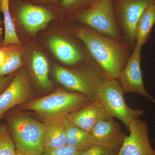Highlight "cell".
I'll list each match as a JSON object with an SVG mask.
<instances>
[{"mask_svg": "<svg viewBox=\"0 0 155 155\" xmlns=\"http://www.w3.org/2000/svg\"><path fill=\"white\" fill-rule=\"evenodd\" d=\"M44 123L45 124L43 138L45 152L67 144L64 119Z\"/></svg>", "mask_w": 155, "mask_h": 155, "instance_id": "obj_15", "label": "cell"}, {"mask_svg": "<svg viewBox=\"0 0 155 155\" xmlns=\"http://www.w3.org/2000/svg\"><path fill=\"white\" fill-rule=\"evenodd\" d=\"M155 24V2L147 7L140 17L137 25L136 35L137 44L142 46L150 38Z\"/></svg>", "mask_w": 155, "mask_h": 155, "instance_id": "obj_17", "label": "cell"}, {"mask_svg": "<svg viewBox=\"0 0 155 155\" xmlns=\"http://www.w3.org/2000/svg\"><path fill=\"white\" fill-rule=\"evenodd\" d=\"M17 152L28 155H43L45 124L11 109L5 115Z\"/></svg>", "mask_w": 155, "mask_h": 155, "instance_id": "obj_3", "label": "cell"}, {"mask_svg": "<svg viewBox=\"0 0 155 155\" xmlns=\"http://www.w3.org/2000/svg\"><path fill=\"white\" fill-rule=\"evenodd\" d=\"M153 142H154L155 143V138L154 139V140H153Z\"/></svg>", "mask_w": 155, "mask_h": 155, "instance_id": "obj_29", "label": "cell"}, {"mask_svg": "<svg viewBox=\"0 0 155 155\" xmlns=\"http://www.w3.org/2000/svg\"><path fill=\"white\" fill-rule=\"evenodd\" d=\"M74 19L103 35L116 41L123 42V35L116 20L112 0H95L74 14Z\"/></svg>", "mask_w": 155, "mask_h": 155, "instance_id": "obj_4", "label": "cell"}, {"mask_svg": "<svg viewBox=\"0 0 155 155\" xmlns=\"http://www.w3.org/2000/svg\"><path fill=\"white\" fill-rule=\"evenodd\" d=\"M48 46L57 58L67 65L78 64L85 57L73 43L60 37L51 38L48 41Z\"/></svg>", "mask_w": 155, "mask_h": 155, "instance_id": "obj_14", "label": "cell"}, {"mask_svg": "<svg viewBox=\"0 0 155 155\" xmlns=\"http://www.w3.org/2000/svg\"><path fill=\"white\" fill-rule=\"evenodd\" d=\"M155 0H112L116 20L120 26L123 42L131 51L137 44V25L143 12Z\"/></svg>", "mask_w": 155, "mask_h": 155, "instance_id": "obj_7", "label": "cell"}, {"mask_svg": "<svg viewBox=\"0 0 155 155\" xmlns=\"http://www.w3.org/2000/svg\"><path fill=\"white\" fill-rule=\"evenodd\" d=\"M16 72L6 75L4 77H0V95L2 94L10 85L14 78Z\"/></svg>", "mask_w": 155, "mask_h": 155, "instance_id": "obj_25", "label": "cell"}, {"mask_svg": "<svg viewBox=\"0 0 155 155\" xmlns=\"http://www.w3.org/2000/svg\"><path fill=\"white\" fill-rule=\"evenodd\" d=\"M57 81L65 87L97 100V90L107 77L96 63L83 70H74L61 67L54 68Z\"/></svg>", "mask_w": 155, "mask_h": 155, "instance_id": "obj_6", "label": "cell"}, {"mask_svg": "<svg viewBox=\"0 0 155 155\" xmlns=\"http://www.w3.org/2000/svg\"><path fill=\"white\" fill-rule=\"evenodd\" d=\"M15 10L19 21L26 31L32 34L45 28L54 17L48 9L31 4H22Z\"/></svg>", "mask_w": 155, "mask_h": 155, "instance_id": "obj_13", "label": "cell"}, {"mask_svg": "<svg viewBox=\"0 0 155 155\" xmlns=\"http://www.w3.org/2000/svg\"><path fill=\"white\" fill-rule=\"evenodd\" d=\"M110 117L99 100H92L67 115L66 119L76 127L90 132L98 122Z\"/></svg>", "mask_w": 155, "mask_h": 155, "instance_id": "obj_12", "label": "cell"}, {"mask_svg": "<svg viewBox=\"0 0 155 155\" xmlns=\"http://www.w3.org/2000/svg\"><path fill=\"white\" fill-rule=\"evenodd\" d=\"M95 0H62L61 5L66 11L72 13L75 12V14L90 5Z\"/></svg>", "mask_w": 155, "mask_h": 155, "instance_id": "obj_22", "label": "cell"}, {"mask_svg": "<svg viewBox=\"0 0 155 155\" xmlns=\"http://www.w3.org/2000/svg\"><path fill=\"white\" fill-rule=\"evenodd\" d=\"M91 132L93 145L107 148L117 153L126 135L119 123L111 117L98 122Z\"/></svg>", "mask_w": 155, "mask_h": 155, "instance_id": "obj_11", "label": "cell"}, {"mask_svg": "<svg viewBox=\"0 0 155 155\" xmlns=\"http://www.w3.org/2000/svg\"><path fill=\"white\" fill-rule=\"evenodd\" d=\"M68 145L86 150L93 145L91 132L85 131L73 125L67 119H64Z\"/></svg>", "mask_w": 155, "mask_h": 155, "instance_id": "obj_16", "label": "cell"}, {"mask_svg": "<svg viewBox=\"0 0 155 155\" xmlns=\"http://www.w3.org/2000/svg\"></svg>", "mask_w": 155, "mask_h": 155, "instance_id": "obj_30", "label": "cell"}, {"mask_svg": "<svg viewBox=\"0 0 155 155\" xmlns=\"http://www.w3.org/2000/svg\"><path fill=\"white\" fill-rule=\"evenodd\" d=\"M40 1H55V0H40Z\"/></svg>", "mask_w": 155, "mask_h": 155, "instance_id": "obj_27", "label": "cell"}, {"mask_svg": "<svg viewBox=\"0 0 155 155\" xmlns=\"http://www.w3.org/2000/svg\"><path fill=\"white\" fill-rule=\"evenodd\" d=\"M122 87L118 79L106 77L97 90V99L110 117L119 119L127 127L132 119L144 114L142 109H134L125 102Z\"/></svg>", "mask_w": 155, "mask_h": 155, "instance_id": "obj_5", "label": "cell"}, {"mask_svg": "<svg viewBox=\"0 0 155 155\" xmlns=\"http://www.w3.org/2000/svg\"><path fill=\"white\" fill-rule=\"evenodd\" d=\"M0 12L4 15L5 27L3 45L15 44L20 45L21 42L17 35L10 11V0H0Z\"/></svg>", "mask_w": 155, "mask_h": 155, "instance_id": "obj_19", "label": "cell"}, {"mask_svg": "<svg viewBox=\"0 0 155 155\" xmlns=\"http://www.w3.org/2000/svg\"><path fill=\"white\" fill-rule=\"evenodd\" d=\"M31 68L38 83L41 88L49 90L53 83L49 78V64L46 58L38 51H34L31 58Z\"/></svg>", "mask_w": 155, "mask_h": 155, "instance_id": "obj_18", "label": "cell"}, {"mask_svg": "<svg viewBox=\"0 0 155 155\" xmlns=\"http://www.w3.org/2000/svg\"><path fill=\"white\" fill-rule=\"evenodd\" d=\"M84 151L66 144L45 152L43 155H81Z\"/></svg>", "mask_w": 155, "mask_h": 155, "instance_id": "obj_23", "label": "cell"}, {"mask_svg": "<svg viewBox=\"0 0 155 155\" xmlns=\"http://www.w3.org/2000/svg\"><path fill=\"white\" fill-rule=\"evenodd\" d=\"M76 35L106 76L119 79L130 55L128 46L90 28H78Z\"/></svg>", "mask_w": 155, "mask_h": 155, "instance_id": "obj_1", "label": "cell"}, {"mask_svg": "<svg viewBox=\"0 0 155 155\" xmlns=\"http://www.w3.org/2000/svg\"><path fill=\"white\" fill-rule=\"evenodd\" d=\"M22 65L21 51L17 46L10 55L5 64L0 67V77H4L17 72Z\"/></svg>", "mask_w": 155, "mask_h": 155, "instance_id": "obj_21", "label": "cell"}, {"mask_svg": "<svg viewBox=\"0 0 155 155\" xmlns=\"http://www.w3.org/2000/svg\"><path fill=\"white\" fill-rule=\"evenodd\" d=\"M91 99L78 92L58 90L41 97L33 98L18 106L22 110H31L44 122L64 120L73 111L85 105Z\"/></svg>", "mask_w": 155, "mask_h": 155, "instance_id": "obj_2", "label": "cell"}, {"mask_svg": "<svg viewBox=\"0 0 155 155\" xmlns=\"http://www.w3.org/2000/svg\"><path fill=\"white\" fill-rule=\"evenodd\" d=\"M142 46L136 44L118 79L124 93L137 94L147 98L155 105V99L147 91L140 68Z\"/></svg>", "mask_w": 155, "mask_h": 155, "instance_id": "obj_9", "label": "cell"}, {"mask_svg": "<svg viewBox=\"0 0 155 155\" xmlns=\"http://www.w3.org/2000/svg\"><path fill=\"white\" fill-rule=\"evenodd\" d=\"M28 72L20 69L16 72L10 85L0 95V120L6 113L17 106L35 98Z\"/></svg>", "mask_w": 155, "mask_h": 155, "instance_id": "obj_8", "label": "cell"}, {"mask_svg": "<svg viewBox=\"0 0 155 155\" xmlns=\"http://www.w3.org/2000/svg\"><path fill=\"white\" fill-rule=\"evenodd\" d=\"M117 153L107 148L93 145L81 155H116Z\"/></svg>", "mask_w": 155, "mask_h": 155, "instance_id": "obj_24", "label": "cell"}, {"mask_svg": "<svg viewBox=\"0 0 155 155\" xmlns=\"http://www.w3.org/2000/svg\"><path fill=\"white\" fill-rule=\"evenodd\" d=\"M127 127L130 134L125 136L116 155H155V150L150 143L147 122L137 117L131 120Z\"/></svg>", "mask_w": 155, "mask_h": 155, "instance_id": "obj_10", "label": "cell"}, {"mask_svg": "<svg viewBox=\"0 0 155 155\" xmlns=\"http://www.w3.org/2000/svg\"><path fill=\"white\" fill-rule=\"evenodd\" d=\"M17 153L8 125L0 122V155H15Z\"/></svg>", "mask_w": 155, "mask_h": 155, "instance_id": "obj_20", "label": "cell"}, {"mask_svg": "<svg viewBox=\"0 0 155 155\" xmlns=\"http://www.w3.org/2000/svg\"><path fill=\"white\" fill-rule=\"evenodd\" d=\"M15 155H28L24 154L22 153L17 152V153H16V154Z\"/></svg>", "mask_w": 155, "mask_h": 155, "instance_id": "obj_26", "label": "cell"}, {"mask_svg": "<svg viewBox=\"0 0 155 155\" xmlns=\"http://www.w3.org/2000/svg\"><path fill=\"white\" fill-rule=\"evenodd\" d=\"M2 24V20L0 19V25H1V24Z\"/></svg>", "mask_w": 155, "mask_h": 155, "instance_id": "obj_28", "label": "cell"}]
</instances>
